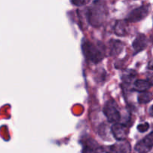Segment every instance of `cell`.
<instances>
[{"label":"cell","instance_id":"1","mask_svg":"<svg viewBox=\"0 0 153 153\" xmlns=\"http://www.w3.org/2000/svg\"><path fill=\"white\" fill-rule=\"evenodd\" d=\"M108 14V10L103 1H95L88 10V19L94 27L101 26L105 22Z\"/></svg>","mask_w":153,"mask_h":153},{"label":"cell","instance_id":"18","mask_svg":"<svg viewBox=\"0 0 153 153\" xmlns=\"http://www.w3.org/2000/svg\"><path fill=\"white\" fill-rule=\"evenodd\" d=\"M149 115H150V116L153 117V105H152V106H151L150 108H149Z\"/></svg>","mask_w":153,"mask_h":153},{"label":"cell","instance_id":"13","mask_svg":"<svg viewBox=\"0 0 153 153\" xmlns=\"http://www.w3.org/2000/svg\"><path fill=\"white\" fill-rule=\"evenodd\" d=\"M98 133L101 138L105 140H110L111 139L109 137H110L111 134H112L111 128H109L108 126H106L105 124H103V125L100 126V128H99Z\"/></svg>","mask_w":153,"mask_h":153},{"label":"cell","instance_id":"19","mask_svg":"<svg viewBox=\"0 0 153 153\" xmlns=\"http://www.w3.org/2000/svg\"><path fill=\"white\" fill-rule=\"evenodd\" d=\"M108 153H111V152H108Z\"/></svg>","mask_w":153,"mask_h":153},{"label":"cell","instance_id":"16","mask_svg":"<svg viewBox=\"0 0 153 153\" xmlns=\"http://www.w3.org/2000/svg\"><path fill=\"white\" fill-rule=\"evenodd\" d=\"M137 130L140 131V133L146 132V131H148L149 128V124L148 123L145 122L143 123H140L137 126Z\"/></svg>","mask_w":153,"mask_h":153},{"label":"cell","instance_id":"4","mask_svg":"<svg viewBox=\"0 0 153 153\" xmlns=\"http://www.w3.org/2000/svg\"><path fill=\"white\" fill-rule=\"evenodd\" d=\"M149 6L141 5L139 7L134 8L127 15L126 20L128 22H137L144 19L149 14Z\"/></svg>","mask_w":153,"mask_h":153},{"label":"cell","instance_id":"9","mask_svg":"<svg viewBox=\"0 0 153 153\" xmlns=\"http://www.w3.org/2000/svg\"><path fill=\"white\" fill-rule=\"evenodd\" d=\"M103 149L93 139L89 138L84 143L83 153H103Z\"/></svg>","mask_w":153,"mask_h":153},{"label":"cell","instance_id":"7","mask_svg":"<svg viewBox=\"0 0 153 153\" xmlns=\"http://www.w3.org/2000/svg\"><path fill=\"white\" fill-rule=\"evenodd\" d=\"M131 145L128 141L122 140L109 146L111 153H131Z\"/></svg>","mask_w":153,"mask_h":153},{"label":"cell","instance_id":"5","mask_svg":"<svg viewBox=\"0 0 153 153\" xmlns=\"http://www.w3.org/2000/svg\"><path fill=\"white\" fill-rule=\"evenodd\" d=\"M153 147V131L140 140L134 146V149L137 153H147Z\"/></svg>","mask_w":153,"mask_h":153},{"label":"cell","instance_id":"11","mask_svg":"<svg viewBox=\"0 0 153 153\" xmlns=\"http://www.w3.org/2000/svg\"><path fill=\"white\" fill-rule=\"evenodd\" d=\"M152 86V84L148 80H143V79H137L134 82L133 85V89L140 93L146 92Z\"/></svg>","mask_w":153,"mask_h":153},{"label":"cell","instance_id":"6","mask_svg":"<svg viewBox=\"0 0 153 153\" xmlns=\"http://www.w3.org/2000/svg\"><path fill=\"white\" fill-rule=\"evenodd\" d=\"M111 133L116 140H124L128 134V128L125 123H115L111 127Z\"/></svg>","mask_w":153,"mask_h":153},{"label":"cell","instance_id":"2","mask_svg":"<svg viewBox=\"0 0 153 153\" xmlns=\"http://www.w3.org/2000/svg\"><path fill=\"white\" fill-rule=\"evenodd\" d=\"M82 52L87 60L94 64H98L105 57V49L88 40H85L82 45Z\"/></svg>","mask_w":153,"mask_h":153},{"label":"cell","instance_id":"12","mask_svg":"<svg viewBox=\"0 0 153 153\" xmlns=\"http://www.w3.org/2000/svg\"><path fill=\"white\" fill-rule=\"evenodd\" d=\"M124 44L122 41L118 40H112L110 42V55L112 56L118 55L123 49Z\"/></svg>","mask_w":153,"mask_h":153},{"label":"cell","instance_id":"10","mask_svg":"<svg viewBox=\"0 0 153 153\" xmlns=\"http://www.w3.org/2000/svg\"><path fill=\"white\" fill-rule=\"evenodd\" d=\"M128 22L126 19L124 20H118L115 23L114 33L120 37H125L128 34Z\"/></svg>","mask_w":153,"mask_h":153},{"label":"cell","instance_id":"8","mask_svg":"<svg viewBox=\"0 0 153 153\" xmlns=\"http://www.w3.org/2000/svg\"><path fill=\"white\" fill-rule=\"evenodd\" d=\"M148 45V40L146 35L143 34H137V37L134 40L132 43V46L135 53L140 52L144 50Z\"/></svg>","mask_w":153,"mask_h":153},{"label":"cell","instance_id":"17","mask_svg":"<svg viewBox=\"0 0 153 153\" xmlns=\"http://www.w3.org/2000/svg\"><path fill=\"white\" fill-rule=\"evenodd\" d=\"M71 2L76 6H83V5H85V4H88L89 1H80V0H78V1H72Z\"/></svg>","mask_w":153,"mask_h":153},{"label":"cell","instance_id":"14","mask_svg":"<svg viewBox=\"0 0 153 153\" xmlns=\"http://www.w3.org/2000/svg\"><path fill=\"white\" fill-rule=\"evenodd\" d=\"M152 100V94L151 93L148 92H143L140 93L138 97H137V101L140 104H146V103L149 102L151 100Z\"/></svg>","mask_w":153,"mask_h":153},{"label":"cell","instance_id":"15","mask_svg":"<svg viewBox=\"0 0 153 153\" xmlns=\"http://www.w3.org/2000/svg\"><path fill=\"white\" fill-rule=\"evenodd\" d=\"M136 75L137 74L134 70H129L124 73L123 76V80L126 84H129L131 83V81L134 80V78L136 77Z\"/></svg>","mask_w":153,"mask_h":153},{"label":"cell","instance_id":"3","mask_svg":"<svg viewBox=\"0 0 153 153\" xmlns=\"http://www.w3.org/2000/svg\"><path fill=\"white\" fill-rule=\"evenodd\" d=\"M103 113L109 123H118L120 120V113L114 101H108L105 103L103 108Z\"/></svg>","mask_w":153,"mask_h":153}]
</instances>
